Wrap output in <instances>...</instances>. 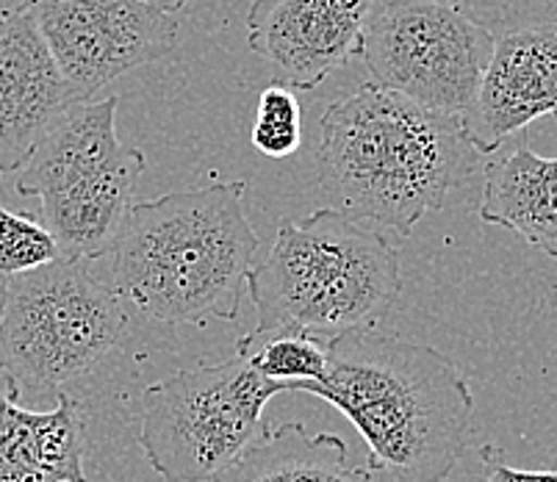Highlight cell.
Returning <instances> with one entry per match:
<instances>
[{"mask_svg": "<svg viewBox=\"0 0 557 482\" xmlns=\"http://www.w3.org/2000/svg\"><path fill=\"white\" fill-rule=\"evenodd\" d=\"M292 391L342 410L369 446V474L444 482L463 455L472 388L453 360L428 344L377 330L327 342V372Z\"/></svg>", "mask_w": 557, "mask_h": 482, "instance_id": "2", "label": "cell"}, {"mask_svg": "<svg viewBox=\"0 0 557 482\" xmlns=\"http://www.w3.org/2000/svg\"><path fill=\"white\" fill-rule=\"evenodd\" d=\"M480 220L521 236L527 245L557 258V156L519 145L483 166Z\"/></svg>", "mask_w": 557, "mask_h": 482, "instance_id": "14", "label": "cell"}, {"mask_svg": "<svg viewBox=\"0 0 557 482\" xmlns=\"http://www.w3.org/2000/svg\"><path fill=\"white\" fill-rule=\"evenodd\" d=\"M494 37L524 28H557V0H449Z\"/></svg>", "mask_w": 557, "mask_h": 482, "instance_id": "19", "label": "cell"}, {"mask_svg": "<svg viewBox=\"0 0 557 482\" xmlns=\"http://www.w3.org/2000/svg\"><path fill=\"white\" fill-rule=\"evenodd\" d=\"M541 116L557 120V28L496 37L478 98L460 116L466 136L480 156H491Z\"/></svg>", "mask_w": 557, "mask_h": 482, "instance_id": "11", "label": "cell"}, {"mask_svg": "<svg viewBox=\"0 0 557 482\" xmlns=\"http://www.w3.org/2000/svg\"><path fill=\"white\" fill-rule=\"evenodd\" d=\"M252 147L267 159H288L302 145V111L295 92L283 84L267 86L258 95Z\"/></svg>", "mask_w": 557, "mask_h": 482, "instance_id": "17", "label": "cell"}, {"mask_svg": "<svg viewBox=\"0 0 557 482\" xmlns=\"http://www.w3.org/2000/svg\"><path fill=\"white\" fill-rule=\"evenodd\" d=\"M283 385L242 355L178 369L141 394L139 446L166 482H211L261 430L263 408Z\"/></svg>", "mask_w": 557, "mask_h": 482, "instance_id": "7", "label": "cell"}, {"mask_svg": "<svg viewBox=\"0 0 557 482\" xmlns=\"http://www.w3.org/2000/svg\"><path fill=\"white\" fill-rule=\"evenodd\" d=\"M37 0H0V17H7V14H17V12H28Z\"/></svg>", "mask_w": 557, "mask_h": 482, "instance_id": "21", "label": "cell"}, {"mask_svg": "<svg viewBox=\"0 0 557 482\" xmlns=\"http://www.w3.org/2000/svg\"><path fill=\"white\" fill-rule=\"evenodd\" d=\"M367 466H349L347 444L333 433H308L300 421L261 428L211 482H369Z\"/></svg>", "mask_w": 557, "mask_h": 482, "instance_id": "15", "label": "cell"}, {"mask_svg": "<svg viewBox=\"0 0 557 482\" xmlns=\"http://www.w3.org/2000/svg\"><path fill=\"white\" fill-rule=\"evenodd\" d=\"M236 355L283 391L319 383L327 372V342L297 330H250L236 344Z\"/></svg>", "mask_w": 557, "mask_h": 482, "instance_id": "16", "label": "cell"}, {"mask_svg": "<svg viewBox=\"0 0 557 482\" xmlns=\"http://www.w3.org/2000/svg\"><path fill=\"white\" fill-rule=\"evenodd\" d=\"M116 106L114 95L73 106L14 177L20 197L42 202V225L70 261L111 250L148 164L116 136Z\"/></svg>", "mask_w": 557, "mask_h": 482, "instance_id": "5", "label": "cell"}, {"mask_svg": "<svg viewBox=\"0 0 557 482\" xmlns=\"http://www.w3.org/2000/svg\"><path fill=\"white\" fill-rule=\"evenodd\" d=\"M145 3H153V7L164 9V12L172 14V9H184L191 0H145Z\"/></svg>", "mask_w": 557, "mask_h": 482, "instance_id": "22", "label": "cell"}, {"mask_svg": "<svg viewBox=\"0 0 557 482\" xmlns=\"http://www.w3.org/2000/svg\"><path fill=\"white\" fill-rule=\"evenodd\" d=\"M0 317V378L25 397L64 394L92 374L128 324L114 288L86 272L84 261H59L7 277Z\"/></svg>", "mask_w": 557, "mask_h": 482, "instance_id": "6", "label": "cell"}, {"mask_svg": "<svg viewBox=\"0 0 557 482\" xmlns=\"http://www.w3.org/2000/svg\"><path fill=\"white\" fill-rule=\"evenodd\" d=\"M496 37L449 0H386L361 39L372 84L438 114L463 116L478 98Z\"/></svg>", "mask_w": 557, "mask_h": 482, "instance_id": "8", "label": "cell"}, {"mask_svg": "<svg viewBox=\"0 0 557 482\" xmlns=\"http://www.w3.org/2000/svg\"><path fill=\"white\" fill-rule=\"evenodd\" d=\"M480 460H483V482H557V471H533L510 466L503 449L494 444H485L480 449Z\"/></svg>", "mask_w": 557, "mask_h": 482, "instance_id": "20", "label": "cell"}, {"mask_svg": "<svg viewBox=\"0 0 557 482\" xmlns=\"http://www.w3.org/2000/svg\"><path fill=\"white\" fill-rule=\"evenodd\" d=\"M3 302H7V286H3V277H0V317H3Z\"/></svg>", "mask_w": 557, "mask_h": 482, "instance_id": "23", "label": "cell"}, {"mask_svg": "<svg viewBox=\"0 0 557 482\" xmlns=\"http://www.w3.org/2000/svg\"><path fill=\"white\" fill-rule=\"evenodd\" d=\"M0 181H3V172H0ZM0 197H3V184H0Z\"/></svg>", "mask_w": 557, "mask_h": 482, "instance_id": "24", "label": "cell"}, {"mask_svg": "<svg viewBox=\"0 0 557 482\" xmlns=\"http://www.w3.org/2000/svg\"><path fill=\"white\" fill-rule=\"evenodd\" d=\"M374 0H252L247 45L288 89H313L361 53Z\"/></svg>", "mask_w": 557, "mask_h": 482, "instance_id": "10", "label": "cell"}, {"mask_svg": "<svg viewBox=\"0 0 557 482\" xmlns=\"http://www.w3.org/2000/svg\"><path fill=\"white\" fill-rule=\"evenodd\" d=\"M258 330H297L322 342L374 330L403 292L399 256L388 238L319 208L283 220L277 238L247 275Z\"/></svg>", "mask_w": 557, "mask_h": 482, "instance_id": "4", "label": "cell"}, {"mask_svg": "<svg viewBox=\"0 0 557 482\" xmlns=\"http://www.w3.org/2000/svg\"><path fill=\"white\" fill-rule=\"evenodd\" d=\"M62 252L42 222L0 202V277H17L59 261Z\"/></svg>", "mask_w": 557, "mask_h": 482, "instance_id": "18", "label": "cell"}, {"mask_svg": "<svg viewBox=\"0 0 557 482\" xmlns=\"http://www.w3.org/2000/svg\"><path fill=\"white\" fill-rule=\"evenodd\" d=\"M245 191L231 181L131 202L111 245L116 297L153 322H236L258 250Z\"/></svg>", "mask_w": 557, "mask_h": 482, "instance_id": "3", "label": "cell"}, {"mask_svg": "<svg viewBox=\"0 0 557 482\" xmlns=\"http://www.w3.org/2000/svg\"><path fill=\"white\" fill-rule=\"evenodd\" d=\"M78 103L86 100L55 67L32 9L0 17V172H17Z\"/></svg>", "mask_w": 557, "mask_h": 482, "instance_id": "12", "label": "cell"}, {"mask_svg": "<svg viewBox=\"0 0 557 482\" xmlns=\"http://www.w3.org/2000/svg\"><path fill=\"white\" fill-rule=\"evenodd\" d=\"M483 159L460 116L422 109L377 84L327 106L317 150L331 208L403 236L469 184Z\"/></svg>", "mask_w": 557, "mask_h": 482, "instance_id": "1", "label": "cell"}, {"mask_svg": "<svg viewBox=\"0 0 557 482\" xmlns=\"http://www.w3.org/2000/svg\"><path fill=\"white\" fill-rule=\"evenodd\" d=\"M55 67L84 100L178 45V20L145 0H37L32 7Z\"/></svg>", "mask_w": 557, "mask_h": 482, "instance_id": "9", "label": "cell"}, {"mask_svg": "<svg viewBox=\"0 0 557 482\" xmlns=\"http://www.w3.org/2000/svg\"><path fill=\"white\" fill-rule=\"evenodd\" d=\"M84 433V405L67 391L32 410L0 378V482H86Z\"/></svg>", "mask_w": 557, "mask_h": 482, "instance_id": "13", "label": "cell"}]
</instances>
